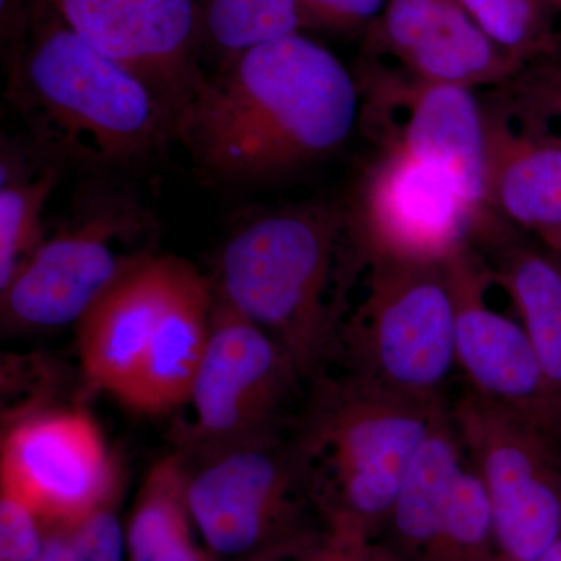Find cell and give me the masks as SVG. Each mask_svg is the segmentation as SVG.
Segmentation results:
<instances>
[{
    "instance_id": "obj_2",
    "label": "cell",
    "mask_w": 561,
    "mask_h": 561,
    "mask_svg": "<svg viewBox=\"0 0 561 561\" xmlns=\"http://www.w3.org/2000/svg\"><path fill=\"white\" fill-rule=\"evenodd\" d=\"M360 267L346 209L311 201L245 221L225 242L213 283L309 383L334 359L346 291Z\"/></svg>"
},
{
    "instance_id": "obj_31",
    "label": "cell",
    "mask_w": 561,
    "mask_h": 561,
    "mask_svg": "<svg viewBox=\"0 0 561 561\" xmlns=\"http://www.w3.org/2000/svg\"><path fill=\"white\" fill-rule=\"evenodd\" d=\"M33 18L35 0H0V46L5 68L27 47Z\"/></svg>"
},
{
    "instance_id": "obj_19",
    "label": "cell",
    "mask_w": 561,
    "mask_h": 561,
    "mask_svg": "<svg viewBox=\"0 0 561 561\" xmlns=\"http://www.w3.org/2000/svg\"><path fill=\"white\" fill-rule=\"evenodd\" d=\"M467 463L448 405L413 457L383 530V541L402 559L419 561L423 556Z\"/></svg>"
},
{
    "instance_id": "obj_32",
    "label": "cell",
    "mask_w": 561,
    "mask_h": 561,
    "mask_svg": "<svg viewBox=\"0 0 561 561\" xmlns=\"http://www.w3.org/2000/svg\"><path fill=\"white\" fill-rule=\"evenodd\" d=\"M36 561H79L65 527H51L46 546Z\"/></svg>"
},
{
    "instance_id": "obj_3",
    "label": "cell",
    "mask_w": 561,
    "mask_h": 561,
    "mask_svg": "<svg viewBox=\"0 0 561 561\" xmlns=\"http://www.w3.org/2000/svg\"><path fill=\"white\" fill-rule=\"evenodd\" d=\"M7 98L50 160L131 168L176 139L171 110L146 81L35 0L27 47L5 68Z\"/></svg>"
},
{
    "instance_id": "obj_16",
    "label": "cell",
    "mask_w": 561,
    "mask_h": 561,
    "mask_svg": "<svg viewBox=\"0 0 561 561\" xmlns=\"http://www.w3.org/2000/svg\"><path fill=\"white\" fill-rule=\"evenodd\" d=\"M184 260H140L77 323L81 373L91 389L124 398L175 286Z\"/></svg>"
},
{
    "instance_id": "obj_22",
    "label": "cell",
    "mask_w": 561,
    "mask_h": 561,
    "mask_svg": "<svg viewBox=\"0 0 561 561\" xmlns=\"http://www.w3.org/2000/svg\"><path fill=\"white\" fill-rule=\"evenodd\" d=\"M490 272L518 312L561 415V268L541 251L507 247Z\"/></svg>"
},
{
    "instance_id": "obj_1",
    "label": "cell",
    "mask_w": 561,
    "mask_h": 561,
    "mask_svg": "<svg viewBox=\"0 0 561 561\" xmlns=\"http://www.w3.org/2000/svg\"><path fill=\"white\" fill-rule=\"evenodd\" d=\"M356 76L301 32L206 77L176 124L198 171L225 183L289 175L330 157L360 122Z\"/></svg>"
},
{
    "instance_id": "obj_13",
    "label": "cell",
    "mask_w": 561,
    "mask_h": 561,
    "mask_svg": "<svg viewBox=\"0 0 561 561\" xmlns=\"http://www.w3.org/2000/svg\"><path fill=\"white\" fill-rule=\"evenodd\" d=\"M66 25L157 92L175 127L206 79L198 0H44Z\"/></svg>"
},
{
    "instance_id": "obj_21",
    "label": "cell",
    "mask_w": 561,
    "mask_h": 561,
    "mask_svg": "<svg viewBox=\"0 0 561 561\" xmlns=\"http://www.w3.org/2000/svg\"><path fill=\"white\" fill-rule=\"evenodd\" d=\"M32 142L3 139L0 162V289L38 249L44 236V210L61 179V164Z\"/></svg>"
},
{
    "instance_id": "obj_10",
    "label": "cell",
    "mask_w": 561,
    "mask_h": 561,
    "mask_svg": "<svg viewBox=\"0 0 561 561\" xmlns=\"http://www.w3.org/2000/svg\"><path fill=\"white\" fill-rule=\"evenodd\" d=\"M360 122L379 146L398 147L448 173L481 219L483 236H496L486 206L485 113L474 90L430 83L364 61L359 73Z\"/></svg>"
},
{
    "instance_id": "obj_29",
    "label": "cell",
    "mask_w": 561,
    "mask_h": 561,
    "mask_svg": "<svg viewBox=\"0 0 561 561\" xmlns=\"http://www.w3.org/2000/svg\"><path fill=\"white\" fill-rule=\"evenodd\" d=\"M51 526L35 507L0 489V561H36Z\"/></svg>"
},
{
    "instance_id": "obj_12",
    "label": "cell",
    "mask_w": 561,
    "mask_h": 561,
    "mask_svg": "<svg viewBox=\"0 0 561 561\" xmlns=\"http://www.w3.org/2000/svg\"><path fill=\"white\" fill-rule=\"evenodd\" d=\"M124 485L116 457L87 412L49 409L18 416L0 443V489L54 526H68Z\"/></svg>"
},
{
    "instance_id": "obj_6",
    "label": "cell",
    "mask_w": 561,
    "mask_h": 561,
    "mask_svg": "<svg viewBox=\"0 0 561 561\" xmlns=\"http://www.w3.org/2000/svg\"><path fill=\"white\" fill-rule=\"evenodd\" d=\"M364 297L343 320L334 357L345 370L421 401H446L457 368L456 300L448 262L378 257Z\"/></svg>"
},
{
    "instance_id": "obj_33",
    "label": "cell",
    "mask_w": 561,
    "mask_h": 561,
    "mask_svg": "<svg viewBox=\"0 0 561 561\" xmlns=\"http://www.w3.org/2000/svg\"><path fill=\"white\" fill-rule=\"evenodd\" d=\"M534 561H561V540L556 542L551 549H548V551Z\"/></svg>"
},
{
    "instance_id": "obj_14",
    "label": "cell",
    "mask_w": 561,
    "mask_h": 561,
    "mask_svg": "<svg viewBox=\"0 0 561 561\" xmlns=\"http://www.w3.org/2000/svg\"><path fill=\"white\" fill-rule=\"evenodd\" d=\"M456 300V360L468 390L531 421L549 435L561 415L519 320L491 308L490 268L471 247L448 261Z\"/></svg>"
},
{
    "instance_id": "obj_28",
    "label": "cell",
    "mask_w": 561,
    "mask_h": 561,
    "mask_svg": "<svg viewBox=\"0 0 561 561\" xmlns=\"http://www.w3.org/2000/svg\"><path fill=\"white\" fill-rule=\"evenodd\" d=\"M124 485L98 507L65 527L79 561H128L125 522L119 515Z\"/></svg>"
},
{
    "instance_id": "obj_15",
    "label": "cell",
    "mask_w": 561,
    "mask_h": 561,
    "mask_svg": "<svg viewBox=\"0 0 561 561\" xmlns=\"http://www.w3.org/2000/svg\"><path fill=\"white\" fill-rule=\"evenodd\" d=\"M364 38L367 58H393L402 73L430 83L497 88L523 68L459 0H389Z\"/></svg>"
},
{
    "instance_id": "obj_24",
    "label": "cell",
    "mask_w": 561,
    "mask_h": 561,
    "mask_svg": "<svg viewBox=\"0 0 561 561\" xmlns=\"http://www.w3.org/2000/svg\"><path fill=\"white\" fill-rule=\"evenodd\" d=\"M205 49L221 62L301 32L297 0H198Z\"/></svg>"
},
{
    "instance_id": "obj_26",
    "label": "cell",
    "mask_w": 561,
    "mask_h": 561,
    "mask_svg": "<svg viewBox=\"0 0 561 561\" xmlns=\"http://www.w3.org/2000/svg\"><path fill=\"white\" fill-rule=\"evenodd\" d=\"M490 102L519 131L561 147V49L524 65Z\"/></svg>"
},
{
    "instance_id": "obj_9",
    "label": "cell",
    "mask_w": 561,
    "mask_h": 561,
    "mask_svg": "<svg viewBox=\"0 0 561 561\" xmlns=\"http://www.w3.org/2000/svg\"><path fill=\"white\" fill-rule=\"evenodd\" d=\"M381 149L346 209L364 267L378 257L445 264L482 238L481 219L448 173L398 147Z\"/></svg>"
},
{
    "instance_id": "obj_4",
    "label": "cell",
    "mask_w": 561,
    "mask_h": 561,
    "mask_svg": "<svg viewBox=\"0 0 561 561\" xmlns=\"http://www.w3.org/2000/svg\"><path fill=\"white\" fill-rule=\"evenodd\" d=\"M294 431L321 523L381 538L413 457L448 411L343 370L321 371Z\"/></svg>"
},
{
    "instance_id": "obj_30",
    "label": "cell",
    "mask_w": 561,
    "mask_h": 561,
    "mask_svg": "<svg viewBox=\"0 0 561 561\" xmlns=\"http://www.w3.org/2000/svg\"><path fill=\"white\" fill-rule=\"evenodd\" d=\"M389 0H297L301 31L365 33Z\"/></svg>"
},
{
    "instance_id": "obj_34",
    "label": "cell",
    "mask_w": 561,
    "mask_h": 561,
    "mask_svg": "<svg viewBox=\"0 0 561 561\" xmlns=\"http://www.w3.org/2000/svg\"><path fill=\"white\" fill-rule=\"evenodd\" d=\"M557 3H559L560 11H561V0H556Z\"/></svg>"
},
{
    "instance_id": "obj_18",
    "label": "cell",
    "mask_w": 561,
    "mask_h": 561,
    "mask_svg": "<svg viewBox=\"0 0 561 561\" xmlns=\"http://www.w3.org/2000/svg\"><path fill=\"white\" fill-rule=\"evenodd\" d=\"M214 306L213 278L183 261L149 350L121 402L154 415L187 404L208 348Z\"/></svg>"
},
{
    "instance_id": "obj_8",
    "label": "cell",
    "mask_w": 561,
    "mask_h": 561,
    "mask_svg": "<svg viewBox=\"0 0 561 561\" xmlns=\"http://www.w3.org/2000/svg\"><path fill=\"white\" fill-rule=\"evenodd\" d=\"M449 413L489 496L502 559H538L561 540V468L552 435L468 389Z\"/></svg>"
},
{
    "instance_id": "obj_20",
    "label": "cell",
    "mask_w": 561,
    "mask_h": 561,
    "mask_svg": "<svg viewBox=\"0 0 561 561\" xmlns=\"http://www.w3.org/2000/svg\"><path fill=\"white\" fill-rule=\"evenodd\" d=\"M128 561H220L203 542L187 501L183 454L150 468L125 519Z\"/></svg>"
},
{
    "instance_id": "obj_27",
    "label": "cell",
    "mask_w": 561,
    "mask_h": 561,
    "mask_svg": "<svg viewBox=\"0 0 561 561\" xmlns=\"http://www.w3.org/2000/svg\"><path fill=\"white\" fill-rule=\"evenodd\" d=\"M247 561H408L382 538L365 531L321 523L300 537Z\"/></svg>"
},
{
    "instance_id": "obj_25",
    "label": "cell",
    "mask_w": 561,
    "mask_h": 561,
    "mask_svg": "<svg viewBox=\"0 0 561 561\" xmlns=\"http://www.w3.org/2000/svg\"><path fill=\"white\" fill-rule=\"evenodd\" d=\"M491 43L524 66L561 49L556 0H459Z\"/></svg>"
},
{
    "instance_id": "obj_5",
    "label": "cell",
    "mask_w": 561,
    "mask_h": 561,
    "mask_svg": "<svg viewBox=\"0 0 561 561\" xmlns=\"http://www.w3.org/2000/svg\"><path fill=\"white\" fill-rule=\"evenodd\" d=\"M180 453L192 518L220 561L253 559L319 526L294 420Z\"/></svg>"
},
{
    "instance_id": "obj_23",
    "label": "cell",
    "mask_w": 561,
    "mask_h": 561,
    "mask_svg": "<svg viewBox=\"0 0 561 561\" xmlns=\"http://www.w3.org/2000/svg\"><path fill=\"white\" fill-rule=\"evenodd\" d=\"M419 561H504L489 496L470 461Z\"/></svg>"
},
{
    "instance_id": "obj_17",
    "label": "cell",
    "mask_w": 561,
    "mask_h": 561,
    "mask_svg": "<svg viewBox=\"0 0 561 561\" xmlns=\"http://www.w3.org/2000/svg\"><path fill=\"white\" fill-rule=\"evenodd\" d=\"M483 113L491 216L561 251V147L519 131L491 102L483 105Z\"/></svg>"
},
{
    "instance_id": "obj_7",
    "label": "cell",
    "mask_w": 561,
    "mask_h": 561,
    "mask_svg": "<svg viewBox=\"0 0 561 561\" xmlns=\"http://www.w3.org/2000/svg\"><path fill=\"white\" fill-rule=\"evenodd\" d=\"M149 213L124 195L95 198L46 236L0 289L3 327L16 331L77 324L149 251H133Z\"/></svg>"
},
{
    "instance_id": "obj_11",
    "label": "cell",
    "mask_w": 561,
    "mask_h": 561,
    "mask_svg": "<svg viewBox=\"0 0 561 561\" xmlns=\"http://www.w3.org/2000/svg\"><path fill=\"white\" fill-rule=\"evenodd\" d=\"M301 383L306 381L289 353L216 291L208 348L187 400L194 420L181 448L290 423L284 412Z\"/></svg>"
}]
</instances>
